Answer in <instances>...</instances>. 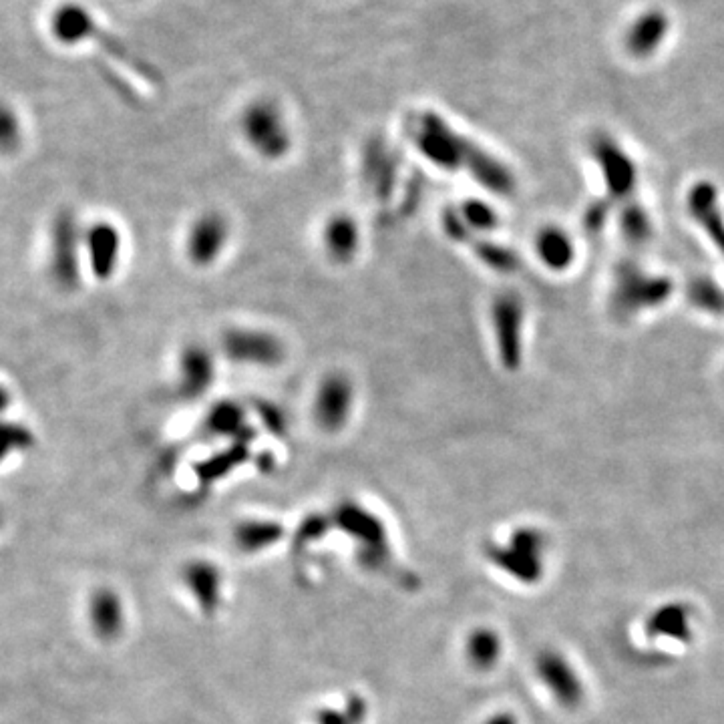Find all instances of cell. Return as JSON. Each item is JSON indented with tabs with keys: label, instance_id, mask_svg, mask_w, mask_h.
Wrapping results in <instances>:
<instances>
[{
	"label": "cell",
	"instance_id": "cell-1",
	"mask_svg": "<svg viewBox=\"0 0 724 724\" xmlns=\"http://www.w3.org/2000/svg\"><path fill=\"white\" fill-rule=\"evenodd\" d=\"M672 294V282L666 276H654L642 272L634 262H624L616 268L612 308L630 316L644 308H654L666 302Z\"/></svg>",
	"mask_w": 724,
	"mask_h": 724
},
{
	"label": "cell",
	"instance_id": "cell-2",
	"mask_svg": "<svg viewBox=\"0 0 724 724\" xmlns=\"http://www.w3.org/2000/svg\"><path fill=\"white\" fill-rule=\"evenodd\" d=\"M334 523L360 543V562L379 570L389 562L387 531L383 521L356 501H342L334 511Z\"/></svg>",
	"mask_w": 724,
	"mask_h": 724
},
{
	"label": "cell",
	"instance_id": "cell-3",
	"mask_svg": "<svg viewBox=\"0 0 724 724\" xmlns=\"http://www.w3.org/2000/svg\"><path fill=\"white\" fill-rule=\"evenodd\" d=\"M222 352L236 365L272 369L286 358V344L280 336L250 326H236L222 334Z\"/></svg>",
	"mask_w": 724,
	"mask_h": 724
},
{
	"label": "cell",
	"instance_id": "cell-4",
	"mask_svg": "<svg viewBox=\"0 0 724 724\" xmlns=\"http://www.w3.org/2000/svg\"><path fill=\"white\" fill-rule=\"evenodd\" d=\"M523 318L525 308L519 294L507 290L493 298L491 328L497 344V356L503 369L517 371L523 360Z\"/></svg>",
	"mask_w": 724,
	"mask_h": 724
},
{
	"label": "cell",
	"instance_id": "cell-5",
	"mask_svg": "<svg viewBox=\"0 0 724 724\" xmlns=\"http://www.w3.org/2000/svg\"><path fill=\"white\" fill-rule=\"evenodd\" d=\"M356 389L346 373L324 375L312 397V419L324 433H340L352 419Z\"/></svg>",
	"mask_w": 724,
	"mask_h": 724
},
{
	"label": "cell",
	"instance_id": "cell-6",
	"mask_svg": "<svg viewBox=\"0 0 724 724\" xmlns=\"http://www.w3.org/2000/svg\"><path fill=\"white\" fill-rule=\"evenodd\" d=\"M417 149L437 167L455 171L465 167L471 143L447 127L439 117H423L415 127Z\"/></svg>",
	"mask_w": 724,
	"mask_h": 724
},
{
	"label": "cell",
	"instance_id": "cell-7",
	"mask_svg": "<svg viewBox=\"0 0 724 724\" xmlns=\"http://www.w3.org/2000/svg\"><path fill=\"white\" fill-rule=\"evenodd\" d=\"M543 548V537L537 529H517L509 543L499 546L491 543L487 548V558L501 568L503 572L519 578L521 582H533L539 572V554Z\"/></svg>",
	"mask_w": 724,
	"mask_h": 724
},
{
	"label": "cell",
	"instance_id": "cell-8",
	"mask_svg": "<svg viewBox=\"0 0 724 724\" xmlns=\"http://www.w3.org/2000/svg\"><path fill=\"white\" fill-rule=\"evenodd\" d=\"M248 145L264 159H282L290 151V131L282 115L270 105H254L242 123Z\"/></svg>",
	"mask_w": 724,
	"mask_h": 724
},
{
	"label": "cell",
	"instance_id": "cell-9",
	"mask_svg": "<svg viewBox=\"0 0 724 724\" xmlns=\"http://www.w3.org/2000/svg\"><path fill=\"white\" fill-rule=\"evenodd\" d=\"M230 242V222L224 214L212 210L200 214L186 234V256L196 268L214 266Z\"/></svg>",
	"mask_w": 724,
	"mask_h": 724
},
{
	"label": "cell",
	"instance_id": "cell-10",
	"mask_svg": "<svg viewBox=\"0 0 724 724\" xmlns=\"http://www.w3.org/2000/svg\"><path fill=\"white\" fill-rule=\"evenodd\" d=\"M592 155L602 169L610 198H628L636 186V165L630 155L610 135L604 133L592 139Z\"/></svg>",
	"mask_w": 724,
	"mask_h": 724
},
{
	"label": "cell",
	"instance_id": "cell-11",
	"mask_svg": "<svg viewBox=\"0 0 724 724\" xmlns=\"http://www.w3.org/2000/svg\"><path fill=\"white\" fill-rule=\"evenodd\" d=\"M216 379L214 354L202 344H190L179 360V391L186 397H200L212 389Z\"/></svg>",
	"mask_w": 724,
	"mask_h": 724
},
{
	"label": "cell",
	"instance_id": "cell-12",
	"mask_svg": "<svg viewBox=\"0 0 724 724\" xmlns=\"http://www.w3.org/2000/svg\"><path fill=\"white\" fill-rule=\"evenodd\" d=\"M322 248L336 266L354 262L360 250V228L356 220L348 214H332L322 228Z\"/></svg>",
	"mask_w": 724,
	"mask_h": 724
},
{
	"label": "cell",
	"instance_id": "cell-13",
	"mask_svg": "<svg viewBox=\"0 0 724 724\" xmlns=\"http://www.w3.org/2000/svg\"><path fill=\"white\" fill-rule=\"evenodd\" d=\"M668 29H670L668 17L662 11L650 9V11L642 13L628 29V35H626L628 53L636 59L652 57L664 43Z\"/></svg>",
	"mask_w": 724,
	"mask_h": 724
},
{
	"label": "cell",
	"instance_id": "cell-14",
	"mask_svg": "<svg viewBox=\"0 0 724 724\" xmlns=\"http://www.w3.org/2000/svg\"><path fill=\"white\" fill-rule=\"evenodd\" d=\"M465 167L469 169L477 184L489 190L491 194L509 196L515 190V179L507 169V165H503L497 157H493L485 149H479L477 145H471Z\"/></svg>",
	"mask_w": 724,
	"mask_h": 724
},
{
	"label": "cell",
	"instance_id": "cell-15",
	"mask_svg": "<svg viewBox=\"0 0 724 724\" xmlns=\"http://www.w3.org/2000/svg\"><path fill=\"white\" fill-rule=\"evenodd\" d=\"M184 582L206 616H214L222 604V574L212 562H192L184 572Z\"/></svg>",
	"mask_w": 724,
	"mask_h": 724
},
{
	"label": "cell",
	"instance_id": "cell-16",
	"mask_svg": "<svg viewBox=\"0 0 724 724\" xmlns=\"http://www.w3.org/2000/svg\"><path fill=\"white\" fill-rule=\"evenodd\" d=\"M535 250H537L539 260L552 270H566L574 262V254H576L572 238L556 226L543 228L537 234Z\"/></svg>",
	"mask_w": 724,
	"mask_h": 724
},
{
	"label": "cell",
	"instance_id": "cell-17",
	"mask_svg": "<svg viewBox=\"0 0 724 724\" xmlns=\"http://www.w3.org/2000/svg\"><path fill=\"white\" fill-rule=\"evenodd\" d=\"M284 535V527L278 521L270 519H248L238 523L234 531V541L240 552L256 554L266 550L272 543L280 541Z\"/></svg>",
	"mask_w": 724,
	"mask_h": 724
},
{
	"label": "cell",
	"instance_id": "cell-18",
	"mask_svg": "<svg viewBox=\"0 0 724 724\" xmlns=\"http://www.w3.org/2000/svg\"><path fill=\"white\" fill-rule=\"evenodd\" d=\"M690 212L706 228V232L712 236V240L724 252V226H722V218H720V212H718L714 186L698 184L690 192Z\"/></svg>",
	"mask_w": 724,
	"mask_h": 724
},
{
	"label": "cell",
	"instance_id": "cell-19",
	"mask_svg": "<svg viewBox=\"0 0 724 724\" xmlns=\"http://www.w3.org/2000/svg\"><path fill=\"white\" fill-rule=\"evenodd\" d=\"M89 244H91V260H93L95 272L99 276H111V268H115V264L119 260V248H121L117 230L111 228L109 224H99L93 230Z\"/></svg>",
	"mask_w": 724,
	"mask_h": 724
},
{
	"label": "cell",
	"instance_id": "cell-20",
	"mask_svg": "<svg viewBox=\"0 0 724 724\" xmlns=\"http://www.w3.org/2000/svg\"><path fill=\"white\" fill-rule=\"evenodd\" d=\"M465 654L473 668L489 670L497 664V658L501 656V640L493 630L479 628L471 632L465 644Z\"/></svg>",
	"mask_w": 724,
	"mask_h": 724
},
{
	"label": "cell",
	"instance_id": "cell-21",
	"mask_svg": "<svg viewBox=\"0 0 724 724\" xmlns=\"http://www.w3.org/2000/svg\"><path fill=\"white\" fill-rule=\"evenodd\" d=\"M91 620H93L95 630L103 638L117 636L123 626V614H121V604H119L117 596L107 590L95 594V598L91 602Z\"/></svg>",
	"mask_w": 724,
	"mask_h": 724
},
{
	"label": "cell",
	"instance_id": "cell-22",
	"mask_svg": "<svg viewBox=\"0 0 724 724\" xmlns=\"http://www.w3.org/2000/svg\"><path fill=\"white\" fill-rule=\"evenodd\" d=\"M537 670H539V676L543 678V682H546L554 690V694L560 696L564 702L570 700L572 696H576L572 692V684H574L572 674L568 672V668L560 656H556L552 652L539 656Z\"/></svg>",
	"mask_w": 724,
	"mask_h": 724
},
{
	"label": "cell",
	"instance_id": "cell-23",
	"mask_svg": "<svg viewBox=\"0 0 724 724\" xmlns=\"http://www.w3.org/2000/svg\"><path fill=\"white\" fill-rule=\"evenodd\" d=\"M89 29H91L89 15L79 7L67 5L55 13L53 31H55V37L61 39L63 43H75V41L85 39Z\"/></svg>",
	"mask_w": 724,
	"mask_h": 724
},
{
	"label": "cell",
	"instance_id": "cell-24",
	"mask_svg": "<svg viewBox=\"0 0 724 724\" xmlns=\"http://www.w3.org/2000/svg\"><path fill=\"white\" fill-rule=\"evenodd\" d=\"M620 230L630 246L642 248L652 236V222L640 204L630 202L620 214Z\"/></svg>",
	"mask_w": 724,
	"mask_h": 724
},
{
	"label": "cell",
	"instance_id": "cell-25",
	"mask_svg": "<svg viewBox=\"0 0 724 724\" xmlns=\"http://www.w3.org/2000/svg\"><path fill=\"white\" fill-rule=\"evenodd\" d=\"M206 427L210 433L222 435V437H236L240 435V431H244L246 423H244V413L238 405H234L232 401L222 403L218 407H214L208 413V421Z\"/></svg>",
	"mask_w": 724,
	"mask_h": 724
},
{
	"label": "cell",
	"instance_id": "cell-26",
	"mask_svg": "<svg viewBox=\"0 0 724 724\" xmlns=\"http://www.w3.org/2000/svg\"><path fill=\"white\" fill-rule=\"evenodd\" d=\"M459 218L471 234L475 232H493L499 224L497 212L483 200H467L457 208Z\"/></svg>",
	"mask_w": 724,
	"mask_h": 724
},
{
	"label": "cell",
	"instance_id": "cell-27",
	"mask_svg": "<svg viewBox=\"0 0 724 724\" xmlns=\"http://www.w3.org/2000/svg\"><path fill=\"white\" fill-rule=\"evenodd\" d=\"M688 300L710 314H724V290L708 278H694L688 284Z\"/></svg>",
	"mask_w": 724,
	"mask_h": 724
},
{
	"label": "cell",
	"instance_id": "cell-28",
	"mask_svg": "<svg viewBox=\"0 0 724 724\" xmlns=\"http://www.w3.org/2000/svg\"><path fill=\"white\" fill-rule=\"evenodd\" d=\"M365 702L358 696L350 698L348 706L344 710H332L324 708L316 714V724H360L365 718Z\"/></svg>",
	"mask_w": 724,
	"mask_h": 724
},
{
	"label": "cell",
	"instance_id": "cell-29",
	"mask_svg": "<svg viewBox=\"0 0 724 724\" xmlns=\"http://www.w3.org/2000/svg\"><path fill=\"white\" fill-rule=\"evenodd\" d=\"M477 256L481 262H485L489 268L499 272H511L517 268V256H513L509 250L497 246V244H481L477 248Z\"/></svg>",
	"mask_w": 724,
	"mask_h": 724
},
{
	"label": "cell",
	"instance_id": "cell-30",
	"mask_svg": "<svg viewBox=\"0 0 724 724\" xmlns=\"http://www.w3.org/2000/svg\"><path fill=\"white\" fill-rule=\"evenodd\" d=\"M610 202L608 200H596L584 214V224H586V230L592 232V234H598L606 222H608V216H610Z\"/></svg>",
	"mask_w": 724,
	"mask_h": 724
},
{
	"label": "cell",
	"instance_id": "cell-31",
	"mask_svg": "<svg viewBox=\"0 0 724 724\" xmlns=\"http://www.w3.org/2000/svg\"><path fill=\"white\" fill-rule=\"evenodd\" d=\"M328 529V519L320 517V515H312L308 519H304L296 531V543H308L312 539H318L326 533Z\"/></svg>",
	"mask_w": 724,
	"mask_h": 724
},
{
	"label": "cell",
	"instance_id": "cell-32",
	"mask_svg": "<svg viewBox=\"0 0 724 724\" xmlns=\"http://www.w3.org/2000/svg\"><path fill=\"white\" fill-rule=\"evenodd\" d=\"M17 135V121L15 115L0 105V143H7L9 139L13 141Z\"/></svg>",
	"mask_w": 724,
	"mask_h": 724
},
{
	"label": "cell",
	"instance_id": "cell-33",
	"mask_svg": "<svg viewBox=\"0 0 724 724\" xmlns=\"http://www.w3.org/2000/svg\"><path fill=\"white\" fill-rule=\"evenodd\" d=\"M483 724H517V720L509 712H497L491 718H487Z\"/></svg>",
	"mask_w": 724,
	"mask_h": 724
}]
</instances>
